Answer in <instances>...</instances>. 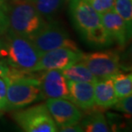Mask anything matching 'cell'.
Wrapping results in <instances>:
<instances>
[{"label": "cell", "mask_w": 132, "mask_h": 132, "mask_svg": "<svg viewBox=\"0 0 132 132\" xmlns=\"http://www.w3.org/2000/svg\"><path fill=\"white\" fill-rule=\"evenodd\" d=\"M0 39V60L20 72H33L40 53L29 39L8 30Z\"/></svg>", "instance_id": "6da1fadb"}, {"label": "cell", "mask_w": 132, "mask_h": 132, "mask_svg": "<svg viewBox=\"0 0 132 132\" xmlns=\"http://www.w3.org/2000/svg\"><path fill=\"white\" fill-rule=\"evenodd\" d=\"M29 73L10 69L9 75L4 77L7 84L5 111L20 109L43 99L39 77L30 76Z\"/></svg>", "instance_id": "7a4b0ae2"}, {"label": "cell", "mask_w": 132, "mask_h": 132, "mask_svg": "<svg viewBox=\"0 0 132 132\" xmlns=\"http://www.w3.org/2000/svg\"><path fill=\"white\" fill-rule=\"evenodd\" d=\"M70 9L76 28L88 42L99 46L112 42L102 25L100 15L85 0H71Z\"/></svg>", "instance_id": "3957f363"}, {"label": "cell", "mask_w": 132, "mask_h": 132, "mask_svg": "<svg viewBox=\"0 0 132 132\" xmlns=\"http://www.w3.org/2000/svg\"><path fill=\"white\" fill-rule=\"evenodd\" d=\"M8 15L9 29L28 39L46 24L31 0H14L8 7Z\"/></svg>", "instance_id": "277c9868"}, {"label": "cell", "mask_w": 132, "mask_h": 132, "mask_svg": "<svg viewBox=\"0 0 132 132\" xmlns=\"http://www.w3.org/2000/svg\"><path fill=\"white\" fill-rule=\"evenodd\" d=\"M14 119L23 131L26 132H56L57 125L50 114L46 104L18 111Z\"/></svg>", "instance_id": "5b68a950"}, {"label": "cell", "mask_w": 132, "mask_h": 132, "mask_svg": "<svg viewBox=\"0 0 132 132\" xmlns=\"http://www.w3.org/2000/svg\"><path fill=\"white\" fill-rule=\"evenodd\" d=\"M29 39L40 54L60 47L79 51L77 45L69 34L59 26L54 24H46Z\"/></svg>", "instance_id": "8992f818"}, {"label": "cell", "mask_w": 132, "mask_h": 132, "mask_svg": "<svg viewBox=\"0 0 132 132\" xmlns=\"http://www.w3.org/2000/svg\"><path fill=\"white\" fill-rule=\"evenodd\" d=\"M80 62L91 71L97 79L111 77L120 72V57L115 52H100L82 54Z\"/></svg>", "instance_id": "52a82bcc"}, {"label": "cell", "mask_w": 132, "mask_h": 132, "mask_svg": "<svg viewBox=\"0 0 132 132\" xmlns=\"http://www.w3.org/2000/svg\"><path fill=\"white\" fill-rule=\"evenodd\" d=\"M82 54L80 50L75 51L67 47H60L46 52L40 55L33 72L49 70H62L80 61Z\"/></svg>", "instance_id": "ba28073f"}, {"label": "cell", "mask_w": 132, "mask_h": 132, "mask_svg": "<svg viewBox=\"0 0 132 132\" xmlns=\"http://www.w3.org/2000/svg\"><path fill=\"white\" fill-rule=\"evenodd\" d=\"M46 105L55 123L59 128L79 123L81 119L79 107L68 99H47Z\"/></svg>", "instance_id": "9c48e42d"}, {"label": "cell", "mask_w": 132, "mask_h": 132, "mask_svg": "<svg viewBox=\"0 0 132 132\" xmlns=\"http://www.w3.org/2000/svg\"><path fill=\"white\" fill-rule=\"evenodd\" d=\"M39 77L43 99H70L67 80L61 70H49Z\"/></svg>", "instance_id": "30bf717a"}, {"label": "cell", "mask_w": 132, "mask_h": 132, "mask_svg": "<svg viewBox=\"0 0 132 132\" xmlns=\"http://www.w3.org/2000/svg\"><path fill=\"white\" fill-rule=\"evenodd\" d=\"M102 25L111 41H115L120 46H125L130 39L131 28L114 10L100 15Z\"/></svg>", "instance_id": "8fae6325"}, {"label": "cell", "mask_w": 132, "mask_h": 132, "mask_svg": "<svg viewBox=\"0 0 132 132\" xmlns=\"http://www.w3.org/2000/svg\"><path fill=\"white\" fill-rule=\"evenodd\" d=\"M70 100L82 110L93 109L95 105L94 83L67 81Z\"/></svg>", "instance_id": "7c38bea8"}, {"label": "cell", "mask_w": 132, "mask_h": 132, "mask_svg": "<svg viewBox=\"0 0 132 132\" xmlns=\"http://www.w3.org/2000/svg\"><path fill=\"white\" fill-rule=\"evenodd\" d=\"M95 105L101 108L112 107L118 101L111 77L99 79L94 83Z\"/></svg>", "instance_id": "4fadbf2b"}, {"label": "cell", "mask_w": 132, "mask_h": 132, "mask_svg": "<svg viewBox=\"0 0 132 132\" xmlns=\"http://www.w3.org/2000/svg\"><path fill=\"white\" fill-rule=\"evenodd\" d=\"M62 73L67 81L92 83L98 81L97 77H95L91 71L80 61L62 70Z\"/></svg>", "instance_id": "5bb4252c"}, {"label": "cell", "mask_w": 132, "mask_h": 132, "mask_svg": "<svg viewBox=\"0 0 132 132\" xmlns=\"http://www.w3.org/2000/svg\"><path fill=\"white\" fill-rule=\"evenodd\" d=\"M113 88L118 99L131 95L132 94V75L118 72L111 76Z\"/></svg>", "instance_id": "9a60e30c"}, {"label": "cell", "mask_w": 132, "mask_h": 132, "mask_svg": "<svg viewBox=\"0 0 132 132\" xmlns=\"http://www.w3.org/2000/svg\"><path fill=\"white\" fill-rule=\"evenodd\" d=\"M81 127L87 132H108L110 127L105 116L101 112H94L88 115L82 122Z\"/></svg>", "instance_id": "2e32d148"}, {"label": "cell", "mask_w": 132, "mask_h": 132, "mask_svg": "<svg viewBox=\"0 0 132 132\" xmlns=\"http://www.w3.org/2000/svg\"><path fill=\"white\" fill-rule=\"evenodd\" d=\"M64 0H33V4L42 16H50L55 14Z\"/></svg>", "instance_id": "e0dca14e"}, {"label": "cell", "mask_w": 132, "mask_h": 132, "mask_svg": "<svg viewBox=\"0 0 132 132\" xmlns=\"http://www.w3.org/2000/svg\"><path fill=\"white\" fill-rule=\"evenodd\" d=\"M114 10L129 27L132 26V0H115Z\"/></svg>", "instance_id": "ac0fdd59"}, {"label": "cell", "mask_w": 132, "mask_h": 132, "mask_svg": "<svg viewBox=\"0 0 132 132\" xmlns=\"http://www.w3.org/2000/svg\"><path fill=\"white\" fill-rule=\"evenodd\" d=\"M94 10H96L100 15L103 13L114 10L115 0H85Z\"/></svg>", "instance_id": "d6986e66"}, {"label": "cell", "mask_w": 132, "mask_h": 132, "mask_svg": "<svg viewBox=\"0 0 132 132\" xmlns=\"http://www.w3.org/2000/svg\"><path fill=\"white\" fill-rule=\"evenodd\" d=\"M9 30V15L8 7L0 0V34H4Z\"/></svg>", "instance_id": "ffe728a7"}, {"label": "cell", "mask_w": 132, "mask_h": 132, "mask_svg": "<svg viewBox=\"0 0 132 132\" xmlns=\"http://www.w3.org/2000/svg\"><path fill=\"white\" fill-rule=\"evenodd\" d=\"M116 109L126 113L127 115H131L132 113V96L129 95L123 98H120L113 105Z\"/></svg>", "instance_id": "44dd1931"}, {"label": "cell", "mask_w": 132, "mask_h": 132, "mask_svg": "<svg viewBox=\"0 0 132 132\" xmlns=\"http://www.w3.org/2000/svg\"><path fill=\"white\" fill-rule=\"evenodd\" d=\"M7 84L4 78L0 77V111H5L6 106Z\"/></svg>", "instance_id": "7402d4cb"}, {"label": "cell", "mask_w": 132, "mask_h": 132, "mask_svg": "<svg viewBox=\"0 0 132 132\" xmlns=\"http://www.w3.org/2000/svg\"><path fill=\"white\" fill-rule=\"evenodd\" d=\"M57 130L62 131V132H82L83 129L81 127V125L76 123V125L63 126V127H60L59 130Z\"/></svg>", "instance_id": "603a6c76"}, {"label": "cell", "mask_w": 132, "mask_h": 132, "mask_svg": "<svg viewBox=\"0 0 132 132\" xmlns=\"http://www.w3.org/2000/svg\"><path fill=\"white\" fill-rule=\"evenodd\" d=\"M10 71V68L2 60H0V77L4 78L9 75Z\"/></svg>", "instance_id": "cb8c5ba5"}, {"label": "cell", "mask_w": 132, "mask_h": 132, "mask_svg": "<svg viewBox=\"0 0 132 132\" xmlns=\"http://www.w3.org/2000/svg\"><path fill=\"white\" fill-rule=\"evenodd\" d=\"M31 1H33V0H31Z\"/></svg>", "instance_id": "d4e9b609"}]
</instances>
